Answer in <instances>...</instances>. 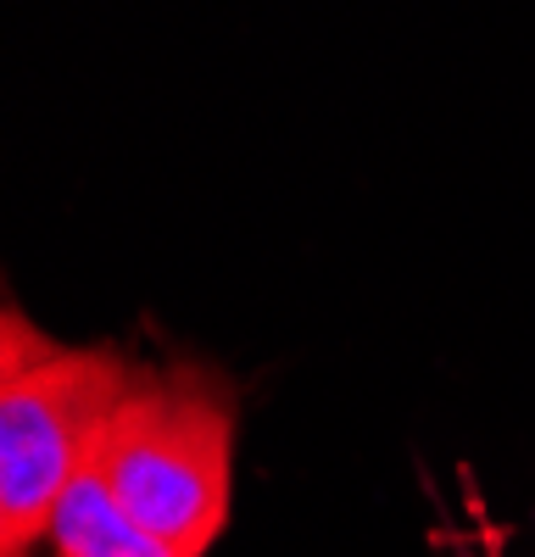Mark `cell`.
I'll return each mask as SVG.
<instances>
[{"label":"cell","instance_id":"1","mask_svg":"<svg viewBox=\"0 0 535 557\" xmlns=\"http://www.w3.org/2000/svg\"><path fill=\"white\" fill-rule=\"evenodd\" d=\"M123 513L178 557H207L229 524L235 396L212 368L134 374L89 451Z\"/></svg>","mask_w":535,"mask_h":557},{"label":"cell","instance_id":"2","mask_svg":"<svg viewBox=\"0 0 535 557\" xmlns=\"http://www.w3.org/2000/svg\"><path fill=\"white\" fill-rule=\"evenodd\" d=\"M128 385V357L57 341L0 374V507L23 552L51 535L62 491L89 462Z\"/></svg>","mask_w":535,"mask_h":557},{"label":"cell","instance_id":"3","mask_svg":"<svg viewBox=\"0 0 535 557\" xmlns=\"http://www.w3.org/2000/svg\"><path fill=\"white\" fill-rule=\"evenodd\" d=\"M45 541L57 546V557H178L173 546H162L151 530H140L123 513V502L107 491L96 462H84L73 485L62 491Z\"/></svg>","mask_w":535,"mask_h":557},{"label":"cell","instance_id":"4","mask_svg":"<svg viewBox=\"0 0 535 557\" xmlns=\"http://www.w3.org/2000/svg\"><path fill=\"white\" fill-rule=\"evenodd\" d=\"M0 552H7V557H23V546H17V535H12V519H7V507H0Z\"/></svg>","mask_w":535,"mask_h":557},{"label":"cell","instance_id":"5","mask_svg":"<svg viewBox=\"0 0 535 557\" xmlns=\"http://www.w3.org/2000/svg\"><path fill=\"white\" fill-rule=\"evenodd\" d=\"M7 312H12V307H7V301H0V330H7Z\"/></svg>","mask_w":535,"mask_h":557},{"label":"cell","instance_id":"6","mask_svg":"<svg viewBox=\"0 0 535 557\" xmlns=\"http://www.w3.org/2000/svg\"><path fill=\"white\" fill-rule=\"evenodd\" d=\"M0 557H7V552H0ZM23 557H28V552H23Z\"/></svg>","mask_w":535,"mask_h":557}]
</instances>
